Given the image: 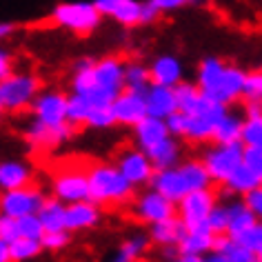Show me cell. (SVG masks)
Segmentation results:
<instances>
[{
    "label": "cell",
    "instance_id": "6da1fadb",
    "mask_svg": "<svg viewBox=\"0 0 262 262\" xmlns=\"http://www.w3.org/2000/svg\"><path fill=\"white\" fill-rule=\"evenodd\" d=\"M89 182V200L100 207H124L136 195V187L118 171L114 162H91L84 169Z\"/></svg>",
    "mask_w": 262,
    "mask_h": 262
},
{
    "label": "cell",
    "instance_id": "7a4b0ae2",
    "mask_svg": "<svg viewBox=\"0 0 262 262\" xmlns=\"http://www.w3.org/2000/svg\"><path fill=\"white\" fill-rule=\"evenodd\" d=\"M42 80L31 71H11L0 80V107L5 114H23L34 102Z\"/></svg>",
    "mask_w": 262,
    "mask_h": 262
},
{
    "label": "cell",
    "instance_id": "3957f363",
    "mask_svg": "<svg viewBox=\"0 0 262 262\" xmlns=\"http://www.w3.org/2000/svg\"><path fill=\"white\" fill-rule=\"evenodd\" d=\"M102 16L94 3H58L51 11V23L60 29L71 31L74 36H89L100 27Z\"/></svg>",
    "mask_w": 262,
    "mask_h": 262
},
{
    "label": "cell",
    "instance_id": "277c9868",
    "mask_svg": "<svg viewBox=\"0 0 262 262\" xmlns=\"http://www.w3.org/2000/svg\"><path fill=\"white\" fill-rule=\"evenodd\" d=\"M227 109L229 107H225V104L200 94V100L195 104V109L191 114H187V129H185L182 140H187L189 145H200V147L211 142L213 127L227 114Z\"/></svg>",
    "mask_w": 262,
    "mask_h": 262
},
{
    "label": "cell",
    "instance_id": "5b68a950",
    "mask_svg": "<svg viewBox=\"0 0 262 262\" xmlns=\"http://www.w3.org/2000/svg\"><path fill=\"white\" fill-rule=\"evenodd\" d=\"M207 145L209 147L200 156L202 167L207 169L211 185H225V180L242 165V142H231V145L207 142Z\"/></svg>",
    "mask_w": 262,
    "mask_h": 262
},
{
    "label": "cell",
    "instance_id": "8992f818",
    "mask_svg": "<svg viewBox=\"0 0 262 262\" xmlns=\"http://www.w3.org/2000/svg\"><path fill=\"white\" fill-rule=\"evenodd\" d=\"M131 215L142 225H154V222L167 220L176 215V202L165 198L156 189L147 187L145 191L131 198Z\"/></svg>",
    "mask_w": 262,
    "mask_h": 262
},
{
    "label": "cell",
    "instance_id": "52a82bcc",
    "mask_svg": "<svg viewBox=\"0 0 262 262\" xmlns=\"http://www.w3.org/2000/svg\"><path fill=\"white\" fill-rule=\"evenodd\" d=\"M78 134L76 127H71L69 122L62 124H42L34 120L25 131V140L31 151H51V149L62 147L64 142H69L74 136Z\"/></svg>",
    "mask_w": 262,
    "mask_h": 262
},
{
    "label": "cell",
    "instance_id": "ba28073f",
    "mask_svg": "<svg viewBox=\"0 0 262 262\" xmlns=\"http://www.w3.org/2000/svg\"><path fill=\"white\" fill-rule=\"evenodd\" d=\"M215 200H218V193H215L213 187L195 189V191L185 193L176 202V215L182 220V225L187 229H193V227H198L200 222L207 220V215L213 209Z\"/></svg>",
    "mask_w": 262,
    "mask_h": 262
},
{
    "label": "cell",
    "instance_id": "9c48e42d",
    "mask_svg": "<svg viewBox=\"0 0 262 262\" xmlns=\"http://www.w3.org/2000/svg\"><path fill=\"white\" fill-rule=\"evenodd\" d=\"M114 165L136 189L149 187L151 176L156 171V169L151 167V162H149V158H147V154L142 151V149H138L136 145H124L120 151L116 154Z\"/></svg>",
    "mask_w": 262,
    "mask_h": 262
},
{
    "label": "cell",
    "instance_id": "30bf717a",
    "mask_svg": "<svg viewBox=\"0 0 262 262\" xmlns=\"http://www.w3.org/2000/svg\"><path fill=\"white\" fill-rule=\"evenodd\" d=\"M45 193L36 182H31L27 187H18V189H9V191L0 193V213H7L11 218H20L27 213H38Z\"/></svg>",
    "mask_w": 262,
    "mask_h": 262
},
{
    "label": "cell",
    "instance_id": "8fae6325",
    "mask_svg": "<svg viewBox=\"0 0 262 262\" xmlns=\"http://www.w3.org/2000/svg\"><path fill=\"white\" fill-rule=\"evenodd\" d=\"M51 195L58 198L60 202H64V205L89 200L87 171H84V169H78V167L58 171L54 178H51Z\"/></svg>",
    "mask_w": 262,
    "mask_h": 262
},
{
    "label": "cell",
    "instance_id": "7c38bea8",
    "mask_svg": "<svg viewBox=\"0 0 262 262\" xmlns=\"http://www.w3.org/2000/svg\"><path fill=\"white\" fill-rule=\"evenodd\" d=\"M34 120L42 124H62L67 122V94L58 89L38 91L34 102L29 104Z\"/></svg>",
    "mask_w": 262,
    "mask_h": 262
},
{
    "label": "cell",
    "instance_id": "4fadbf2b",
    "mask_svg": "<svg viewBox=\"0 0 262 262\" xmlns=\"http://www.w3.org/2000/svg\"><path fill=\"white\" fill-rule=\"evenodd\" d=\"M102 222V207L96 205L94 200H80L64 205V229L69 233L91 231L100 227Z\"/></svg>",
    "mask_w": 262,
    "mask_h": 262
},
{
    "label": "cell",
    "instance_id": "5bb4252c",
    "mask_svg": "<svg viewBox=\"0 0 262 262\" xmlns=\"http://www.w3.org/2000/svg\"><path fill=\"white\" fill-rule=\"evenodd\" d=\"M109 107H111V114H114L116 124H120V127H134L136 122L147 116L145 94H134V91H127V89L118 91Z\"/></svg>",
    "mask_w": 262,
    "mask_h": 262
},
{
    "label": "cell",
    "instance_id": "9a60e30c",
    "mask_svg": "<svg viewBox=\"0 0 262 262\" xmlns=\"http://www.w3.org/2000/svg\"><path fill=\"white\" fill-rule=\"evenodd\" d=\"M91 74H94V84L91 87L104 89L109 94H118V91H122L124 60L118 56H104L100 60H94Z\"/></svg>",
    "mask_w": 262,
    "mask_h": 262
},
{
    "label": "cell",
    "instance_id": "2e32d148",
    "mask_svg": "<svg viewBox=\"0 0 262 262\" xmlns=\"http://www.w3.org/2000/svg\"><path fill=\"white\" fill-rule=\"evenodd\" d=\"M94 7L102 18H111L122 27L140 25V0H94Z\"/></svg>",
    "mask_w": 262,
    "mask_h": 262
},
{
    "label": "cell",
    "instance_id": "e0dca14e",
    "mask_svg": "<svg viewBox=\"0 0 262 262\" xmlns=\"http://www.w3.org/2000/svg\"><path fill=\"white\" fill-rule=\"evenodd\" d=\"M149 78H151V84L176 87L180 80H185V64L178 56L162 54L154 58L151 64H149Z\"/></svg>",
    "mask_w": 262,
    "mask_h": 262
},
{
    "label": "cell",
    "instance_id": "ac0fdd59",
    "mask_svg": "<svg viewBox=\"0 0 262 262\" xmlns=\"http://www.w3.org/2000/svg\"><path fill=\"white\" fill-rule=\"evenodd\" d=\"M242 80H245V69H240L238 64L227 62V67L218 80V87H215V91L211 94V100L225 104V107H233V104L240 100Z\"/></svg>",
    "mask_w": 262,
    "mask_h": 262
},
{
    "label": "cell",
    "instance_id": "d6986e66",
    "mask_svg": "<svg viewBox=\"0 0 262 262\" xmlns=\"http://www.w3.org/2000/svg\"><path fill=\"white\" fill-rule=\"evenodd\" d=\"M149 187L156 189V191L162 193L165 198H169L171 202H178L182 195L189 193V187H187L185 178H182L178 165L169 167V169H160V171H154Z\"/></svg>",
    "mask_w": 262,
    "mask_h": 262
},
{
    "label": "cell",
    "instance_id": "ffe728a7",
    "mask_svg": "<svg viewBox=\"0 0 262 262\" xmlns=\"http://www.w3.org/2000/svg\"><path fill=\"white\" fill-rule=\"evenodd\" d=\"M145 154H147V158L156 171L169 169V167H176L182 160V142L178 138L167 136V138H162V140L156 142V145L145 149Z\"/></svg>",
    "mask_w": 262,
    "mask_h": 262
},
{
    "label": "cell",
    "instance_id": "44dd1931",
    "mask_svg": "<svg viewBox=\"0 0 262 262\" xmlns=\"http://www.w3.org/2000/svg\"><path fill=\"white\" fill-rule=\"evenodd\" d=\"M36 182L34 169L25 160H3L0 162V191L27 187Z\"/></svg>",
    "mask_w": 262,
    "mask_h": 262
},
{
    "label": "cell",
    "instance_id": "7402d4cb",
    "mask_svg": "<svg viewBox=\"0 0 262 262\" xmlns=\"http://www.w3.org/2000/svg\"><path fill=\"white\" fill-rule=\"evenodd\" d=\"M131 129H134V145L138 149H142V151L169 136L165 118H156V116H145Z\"/></svg>",
    "mask_w": 262,
    "mask_h": 262
},
{
    "label": "cell",
    "instance_id": "603a6c76",
    "mask_svg": "<svg viewBox=\"0 0 262 262\" xmlns=\"http://www.w3.org/2000/svg\"><path fill=\"white\" fill-rule=\"evenodd\" d=\"M149 227V242L156 247H178V242L182 240V235L187 233V227L182 225V220L178 215H171L167 220H160V222H154V225H147Z\"/></svg>",
    "mask_w": 262,
    "mask_h": 262
},
{
    "label": "cell",
    "instance_id": "cb8c5ba5",
    "mask_svg": "<svg viewBox=\"0 0 262 262\" xmlns=\"http://www.w3.org/2000/svg\"><path fill=\"white\" fill-rule=\"evenodd\" d=\"M145 104H147V116H156V118H167L171 111L178 109L173 87H162V84H149V89L145 91Z\"/></svg>",
    "mask_w": 262,
    "mask_h": 262
},
{
    "label": "cell",
    "instance_id": "d4e9b609",
    "mask_svg": "<svg viewBox=\"0 0 262 262\" xmlns=\"http://www.w3.org/2000/svg\"><path fill=\"white\" fill-rule=\"evenodd\" d=\"M211 240L213 233L209 231L207 222H200L198 227L187 229V233L182 235V240L178 242V253L180 255H205L211 251Z\"/></svg>",
    "mask_w": 262,
    "mask_h": 262
},
{
    "label": "cell",
    "instance_id": "484cf974",
    "mask_svg": "<svg viewBox=\"0 0 262 262\" xmlns=\"http://www.w3.org/2000/svg\"><path fill=\"white\" fill-rule=\"evenodd\" d=\"M225 67H227V62L218 56H207L205 60L198 64V71H195V84H198L202 96L211 98L215 87H218V80H220Z\"/></svg>",
    "mask_w": 262,
    "mask_h": 262
},
{
    "label": "cell",
    "instance_id": "4316f807",
    "mask_svg": "<svg viewBox=\"0 0 262 262\" xmlns=\"http://www.w3.org/2000/svg\"><path fill=\"white\" fill-rule=\"evenodd\" d=\"M260 185H262V176H255L251 169H247L245 165H240L225 180V185H220L222 187V198H229V195H238V198H240L242 193L251 191V189L260 187Z\"/></svg>",
    "mask_w": 262,
    "mask_h": 262
},
{
    "label": "cell",
    "instance_id": "83f0119b",
    "mask_svg": "<svg viewBox=\"0 0 262 262\" xmlns=\"http://www.w3.org/2000/svg\"><path fill=\"white\" fill-rule=\"evenodd\" d=\"M242 114L240 111H231V107L227 109V114L220 118L218 124L213 127L211 142L218 145H231V142H240V129H242Z\"/></svg>",
    "mask_w": 262,
    "mask_h": 262
},
{
    "label": "cell",
    "instance_id": "f1b7e54d",
    "mask_svg": "<svg viewBox=\"0 0 262 262\" xmlns=\"http://www.w3.org/2000/svg\"><path fill=\"white\" fill-rule=\"evenodd\" d=\"M38 218H40L45 231H62L64 229V202L54 198V195H45L42 205L38 209Z\"/></svg>",
    "mask_w": 262,
    "mask_h": 262
},
{
    "label": "cell",
    "instance_id": "f546056e",
    "mask_svg": "<svg viewBox=\"0 0 262 262\" xmlns=\"http://www.w3.org/2000/svg\"><path fill=\"white\" fill-rule=\"evenodd\" d=\"M149 84H151V78H149V67L145 62H138V60L124 62L122 89L134 91V94H145Z\"/></svg>",
    "mask_w": 262,
    "mask_h": 262
},
{
    "label": "cell",
    "instance_id": "4dcf8cb0",
    "mask_svg": "<svg viewBox=\"0 0 262 262\" xmlns=\"http://www.w3.org/2000/svg\"><path fill=\"white\" fill-rule=\"evenodd\" d=\"M40 253H42L40 240L18 235V238L9 242V262H29V260L38 258Z\"/></svg>",
    "mask_w": 262,
    "mask_h": 262
},
{
    "label": "cell",
    "instance_id": "1f68e13d",
    "mask_svg": "<svg viewBox=\"0 0 262 262\" xmlns=\"http://www.w3.org/2000/svg\"><path fill=\"white\" fill-rule=\"evenodd\" d=\"M173 96H176V104H178V111L182 114H191L195 109V104L200 100V89L195 82L189 80H180L173 87Z\"/></svg>",
    "mask_w": 262,
    "mask_h": 262
},
{
    "label": "cell",
    "instance_id": "d6a6232c",
    "mask_svg": "<svg viewBox=\"0 0 262 262\" xmlns=\"http://www.w3.org/2000/svg\"><path fill=\"white\" fill-rule=\"evenodd\" d=\"M91 109V102L80 94H67V122L71 127L80 129L84 127L87 114Z\"/></svg>",
    "mask_w": 262,
    "mask_h": 262
},
{
    "label": "cell",
    "instance_id": "836d02e7",
    "mask_svg": "<svg viewBox=\"0 0 262 262\" xmlns=\"http://www.w3.org/2000/svg\"><path fill=\"white\" fill-rule=\"evenodd\" d=\"M149 245H151V242H149V235L147 233H131L129 238H124L120 242V247H118V253H122L129 262H138L142 255L147 253Z\"/></svg>",
    "mask_w": 262,
    "mask_h": 262
},
{
    "label": "cell",
    "instance_id": "e575fe53",
    "mask_svg": "<svg viewBox=\"0 0 262 262\" xmlns=\"http://www.w3.org/2000/svg\"><path fill=\"white\" fill-rule=\"evenodd\" d=\"M242 147H262V118H245L240 129Z\"/></svg>",
    "mask_w": 262,
    "mask_h": 262
},
{
    "label": "cell",
    "instance_id": "d590c367",
    "mask_svg": "<svg viewBox=\"0 0 262 262\" xmlns=\"http://www.w3.org/2000/svg\"><path fill=\"white\" fill-rule=\"evenodd\" d=\"M240 98L245 102H260L262 100V74L258 69L255 71H245Z\"/></svg>",
    "mask_w": 262,
    "mask_h": 262
},
{
    "label": "cell",
    "instance_id": "8d00e7d4",
    "mask_svg": "<svg viewBox=\"0 0 262 262\" xmlns=\"http://www.w3.org/2000/svg\"><path fill=\"white\" fill-rule=\"evenodd\" d=\"M233 240L238 242L240 247L253 251L255 255H262V225H260V220L255 222V225H251L249 229H245V231H240Z\"/></svg>",
    "mask_w": 262,
    "mask_h": 262
},
{
    "label": "cell",
    "instance_id": "74e56055",
    "mask_svg": "<svg viewBox=\"0 0 262 262\" xmlns=\"http://www.w3.org/2000/svg\"><path fill=\"white\" fill-rule=\"evenodd\" d=\"M207 227H209V231H211L213 235L215 233H227V225H229V211H227V205H225V200H215V205L213 209L209 211L207 215Z\"/></svg>",
    "mask_w": 262,
    "mask_h": 262
},
{
    "label": "cell",
    "instance_id": "f35d334b",
    "mask_svg": "<svg viewBox=\"0 0 262 262\" xmlns=\"http://www.w3.org/2000/svg\"><path fill=\"white\" fill-rule=\"evenodd\" d=\"M69 245H71V233L67 231V229H62V231H45L40 235L42 251L58 253V251H64Z\"/></svg>",
    "mask_w": 262,
    "mask_h": 262
},
{
    "label": "cell",
    "instance_id": "ab89813d",
    "mask_svg": "<svg viewBox=\"0 0 262 262\" xmlns=\"http://www.w3.org/2000/svg\"><path fill=\"white\" fill-rule=\"evenodd\" d=\"M116 124L111 107H91L84 120V127L89 129H111Z\"/></svg>",
    "mask_w": 262,
    "mask_h": 262
},
{
    "label": "cell",
    "instance_id": "60d3db41",
    "mask_svg": "<svg viewBox=\"0 0 262 262\" xmlns=\"http://www.w3.org/2000/svg\"><path fill=\"white\" fill-rule=\"evenodd\" d=\"M16 220H18V233L25 235V238L40 240L45 229H42V222L38 218V213H27V215H20V218H16Z\"/></svg>",
    "mask_w": 262,
    "mask_h": 262
},
{
    "label": "cell",
    "instance_id": "b9f144b4",
    "mask_svg": "<svg viewBox=\"0 0 262 262\" xmlns=\"http://www.w3.org/2000/svg\"><path fill=\"white\" fill-rule=\"evenodd\" d=\"M222 255H225L229 262H262V255H255L253 251L240 247L233 238H231V242H229V247L225 249V253Z\"/></svg>",
    "mask_w": 262,
    "mask_h": 262
},
{
    "label": "cell",
    "instance_id": "7bdbcfd3",
    "mask_svg": "<svg viewBox=\"0 0 262 262\" xmlns=\"http://www.w3.org/2000/svg\"><path fill=\"white\" fill-rule=\"evenodd\" d=\"M165 124H167V131L171 138H178L182 140V136H185V129H187V114H182V111H171L167 118H165Z\"/></svg>",
    "mask_w": 262,
    "mask_h": 262
},
{
    "label": "cell",
    "instance_id": "ee69618b",
    "mask_svg": "<svg viewBox=\"0 0 262 262\" xmlns=\"http://www.w3.org/2000/svg\"><path fill=\"white\" fill-rule=\"evenodd\" d=\"M242 165L255 176H262V147H242Z\"/></svg>",
    "mask_w": 262,
    "mask_h": 262
},
{
    "label": "cell",
    "instance_id": "f6af8a7d",
    "mask_svg": "<svg viewBox=\"0 0 262 262\" xmlns=\"http://www.w3.org/2000/svg\"><path fill=\"white\" fill-rule=\"evenodd\" d=\"M240 200L253 215H258V218L262 215V187H255V189H251V191L242 193Z\"/></svg>",
    "mask_w": 262,
    "mask_h": 262
},
{
    "label": "cell",
    "instance_id": "bcb514c9",
    "mask_svg": "<svg viewBox=\"0 0 262 262\" xmlns=\"http://www.w3.org/2000/svg\"><path fill=\"white\" fill-rule=\"evenodd\" d=\"M18 220L11 218L7 213H0V238L5 242H11L14 238H18Z\"/></svg>",
    "mask_w": 262,
    "mask_h": 262
},
{
    "label": "cell",
    "instance_id": "7dc6e473",
    "mask_svg": "<svg viewBox=\"0 0 262 262\" xmlns=\"http://www.w3.org/2000/svg\"><path fill=\"white\" fill-rule=\"evenodd\" d=\"M162 14L158 11V7L151 3V0H147V3H140V25H151L160 18Z\"/></svg>",
    "mask_w": 262,
    "mask_h": 262
},
{
    "label": "cell",
    "instance_id": "c3c4849f",
    "mask_svg": "<svg viewBox=\"0 0 262 262\" xmlns=\"http://www.w3.org/2000/svg\"><path fill=\"white\" fill-rule=\"evenodd\" d=\"M151 3L158 7L160 14H169V11H178L185 5H189L191 0H151Z\"/></svg>",
    "mask_w": 262,
    "mask_h": 262
},
{
    "label": "cell",
    "instance_id": "681fc988",
    "mask_svg": "<svg viewBox=\"0 0 262 262\" xmlns=\"http://www.w3.org/2000/svg\"><path fill=\"white\" fill-rule=\"evenodd\" d=\"M14 71V56H11L9 49H3L0 47V80L5 76H9Z\"/></svg>",
    "mask_w": 262,
    "mask_h": 262
},
{
    "label": "cell",
    "instance_id": "f907efd6",
    "mask_svg": "<svg viewBox=\"0 0 262 262\" xmlns=\"http://www.w3.org/2000/svg\"><path fill=\"white\" fill-rule=\"evenodd\" d=\"M242 118H262V100L260 102H245Z\"/></svg>",
    "mask_w": 262,
    "mask_h": 262
},
{
    "label": "cell",
    "instance_id": "816d5d0a",
    "mask_svg": "<svg viewBox=\"0 0 262 262\" xmlns=\"http://www.w3.org/2000/svg\"><path fill=\"white\" fill-rule=\"evenodd\" d=\"M14 31H16V25H11V23H0V42L14 36Z\"/></svg>",
    "mask_w": 262,
    "mask_h": 262
},
{
    "label": "cell",
    "instance_id": "f5cc1de1",
    "mask_svg": "<svg viewBox=\"0 0 262 262\" xmlns=\"http://www.w3.org/2000/svg\"><path fill=\"white\" fill-rule=\"evenodd\" d=\"M160 255H162V260H173V258H178V247H173V245H169V247H160Z\"/></svg>",
    "mask_w": 262,
    "mask_h": 262
},
{
    "label": "cell",
    "instance_id": "db71d44e",
    "mask_svg": "<svg viewBox=\"0 0 262 262\" xmlns=\"http://www.w3.org/2000/svg\"><path fill=\"white\" fill-rule=\"evenodd\" d=\"M200 262H229L225 255H220V253H215V251H209V253H205L202 255V260Z\"/></svg>",
    "mask_w": 262,
    "mask_h": 262
},
{
    "label": "cell",
    "instance_id": "11a10c76",
    "mask_svg": "<svg viewBox=\"0 0 262 262\" xmlns=\"http://www.w3.org/2000/svg\"><path fill=\"white\" fill-rule=\"evenodd\" d=\"M0 262H9V242L0 238Z\"/></svg>",
    "mask_w": 262,
    "mask_h": 262
},
{
    "label": "cell",
    "instance_id": "9f6ffc18",
    "mask_svg": "<svg viewBox=\"0 0 262 262\" xmlns=\"http://www.w3.org/2000/svg\"><path fill=\"white\" fill-rule=\"evenodd\" d=\"M200 260H202L200 255H178V258L167 260V262H200Z\"/></svg>",
    "mask_w": 262,
    "mask_h": 262
},
{
    "label": "cell",
    "instance_id": "6f0895ef",
    "mask_svg": "<svg viewBox=\"0 0 262 262\" xmlns=\"http://www.w3.org/2000/svg\"><path fill=\"white\" fill-rule=\"evenodd\" d=\"M107 262H129V260H127V258H124V255H122V253H118V251H116V255H114V258H109Z\"/></svg>",
    "mask_w": 262,
    "mask_h": 262
},
{
    "label": "cell",
    "instance_id": "680465c9",
    "mask_svg": "<svg viewBox=\"0 0 262 262\" xmlns=\"http://www.w3.org/2000/svg\"><path fill=\"white\" fill-rule=\"evenodd\" d=\"M3 116H5V111H3V107H0V120H3Z\"/></svg>",
    "mask_w": 262,
    "mask_h": 262
}]
</instances>
